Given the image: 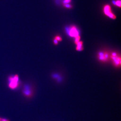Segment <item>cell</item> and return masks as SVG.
<instances>
[{
	"label": "cell",
	"mask_w": 121,
	"mask_h": 121,
	"mask_svg": "<svg viewBox=\"0 0 121 121\" xmlns=\"http://www.w3.org/2000/svg\"><path fill=\"white\" fill-rule=\"evenodd\" d=\"M69 35L71 37H76L79 35L78 31L75 26H72L69 30Z\"/></svg>",
	"instance_id": "obj_6"
},
{
	"label": "cell",
	"mask_w": 121,
	"mask_h": 121,
	"mask_svg": "<svg viewBox=\"0 0 121 121\" xmlns=\"http://www.w3.org/2000/svg\"><path fill=\"white\" fill-rule=\"evenodd\" d=\"M112 3L114 5H116L119 8H121V0H117V1L113 0Z\"/></svg>",
	"instance_id": "obj_8"
},
{
	"label": "cell",
	"mask_w": 121,
	"mask_h": 121,
	"mask_svg": "<svg viewBox=\"0 0 121 121\" xmlns=\"http://www.w3.org/2000/svg\"><path fill=\"white\" fill-rule=\"evenodd\" d=\"M110 54L107 52H100L98 53V58L99 61L102 62H107L110 59Z\"/></svg>",
	"instance_id": "obj_4"
},
{
	"label": "cell",
	"mask_w": 121,
	"mask_h": 121,
	"mask_svg": "<svg viewBox=\"0 0 121 121\" xmlns=\"http://www.w3.org/2000/svg\"><path fill=\"white\" fill-rule=\"evenodd\" d=\"M110 58L112 60L113 64L115 66L117 67L121 66V58L119 54L116 52H112L110 54Z\"/></svg>",
	"instance_id": "obj_2"
},
{
	"label": "cell",
	"mask_w": 121,
	"mask_h": 121,
	"mask_svg": "<svg viewBox=\"0 0 121 121\" xmlns=\"http://www.w3.org/2000/svg\"><path fill=\"white\" fill-rule=\"evenodd\" d=\"M103 10L104 14L108 17L112 19H116V16L112 12L111 8L109 5H105L103 8Z\"/></svg>",
	"instance_id": "obj_5"
},
{
	"label": "cell",
	"mask_w": 121,
	"mask_h": 121,
	"mask_svg": "<svg viewBox=\"0 0 121 121\" xmlns=\"http://www.w3.org/2000/svg\"><path fill=\"white\" fill-rule=\"evenodd\" d=\"M75 39L74 43H75L76 44L80 41V36L78 35L75 37Z\"/></svg>",
	"instance_id": "obj_9"
},
{
	"label": "cell",
	"mask_w": 121,
	"mask_h": 121,
	"mask_svg": "<svg viewBox=\"0 0 121 121\" xmlns=\"http://www.w3.org/2000/svg\"><path fill=\"white\" fill-rule=\"evenodd\" d=\"M0 121H10L9 119H6V118H2L0 117Z\"/></svg>",
	"instance_id": "obj_14"
},
{
	"label": "cell",
	"mask_w": 121,
	"mask_h": 121,
	"mask_svg": "<svg viewBox=\"0 0 121 121\" xmlns=\"http://www.w3.org/2000/svg\"><path fill=\"white\" fill-rule=\"evenodd\" d=\"M71 0H64L63 3L64 4H68L69 3H70L71 2Z\"/></svg>",
	"instance_id": "obj_11"
},
{
	"label": "cell",
	"mask_w": 121,
	"mask_h": 121,
	"mask_svg": "<svg viewBox=\"0 0 121 121\" xmlns=\"http://www.w3.org/2000/svg\"><path fill=\"white\" fill-rule=\"evenodd\" d=\"M83 42L82 41H79L78 43L76 44V50L78 51H81L83 50Z\"/></svg>",
	"instance_id": "obj_7"
},
{
	"label": "cell",
	"mask_w": 121,
	"mask_h": 121,
	"mask_svg": "<svg viewBox=\"0 0 121 121\" xmlns=\"http://www.w3.org/2000/svg\"><path fill=\"white\" fill-rule=\"evenodd\" d=\"M21 82L19 77L17 74L9 76L8 78V86L12 90L18 89L20 86Z\"/></svg>",
	"instance_id": "obj_1"
},
{
	"label": "cell",
	"mask_w": 121,
	"mask_h": 121,
	"mask_svg": "<svg viewBox=\"0 0 121 121\" xmlns=\"http://www.w3.org/2000/svg\"><path fill=\"white\" fill-rule=\"evenodd\" d=\"M22 93L26 97L30 98L32 97L33 91L32 87L30 84L26 83L24 85Z\"/></svg>",
	"instance_id": "obj_3"
},
{
	"label": "cell",
	"mask_w": 121,
	"mask_h": 121,
	"mask_svg": "<svg viewBox=\"0 0 121 121\" xmlns=\"http://www.w3.org/2000/svg\"><path fill=\"white\" fill-rule=\"evenodd\" d=\"M53 43L55 45H57L58 44V41L56 40V39H54L53 40Z\"/></svg>",
	"instance_id": "obj_13"
},
{
	"label": "cell",
	"mask_w": 121,
	"mask_h": 121,
	"mask_svg": "<svg viewBox=\"0 0 121 121\" xmlns=\"http://www.w3.org/2000/svg\"><path fill=\"white\" fill-rule=\"evenodd\" d=\"M54 39H56L58 41H62V39L60 36L56 35L54 37Z\"/></svg>",
	"instance_id": "obj_10"
},
{
	"label": "cell",
	"mask_w": 121,
	"mask_h": 121,
	"mask_svg": "<svg viewBox=\"0 0 121 121\" xmlns=\"http://www.w3.org/2000/svg\"><path fill=\"white\" fill-rule=\"evenodd\" d=\"M64 5L66 8H67L70 9L72 8V6L71 5L69 4H64Z\"/></svg>",
	"instance_id": "obj_12"
}]
</instances>
